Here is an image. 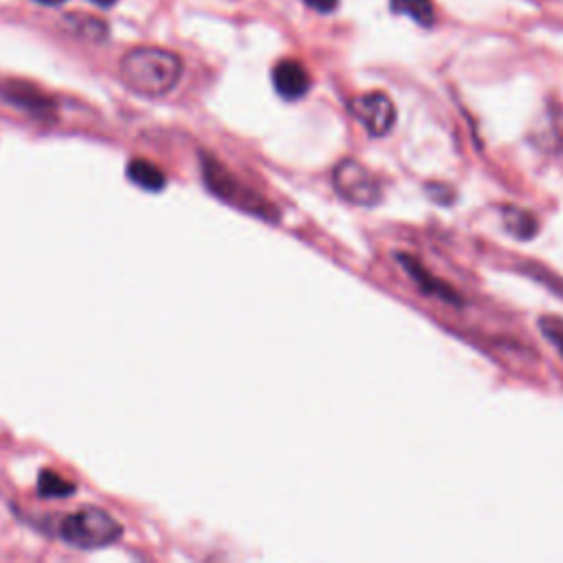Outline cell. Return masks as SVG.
<instances>
[{
	"label": "cell",
	"mask_w": 563,
	"mask_h": 563,
	"mask_svg": "<svg viewBox=\"0 0 563 563\" xmlns=\"http://www.w3.org/2000/svg\"><path fill=\"white\" fill-rule=\"evenodd\" d=\"M124 84L143 97L172 93L183 77V60L174 51L159 47H137L119 64Z\"/></svg>",
	"instance_id": "6da1fadb"
},
{
	"label": "cell",
	"mask_w": 563,
	"mask_h": 563,
	"mask_svg": "<svg viewBox=\"0 0 563 563\" xmlns=\"http://www.w3.org/2000/svg\"><path fill=\"white\" fill-rule=\"evenodd\" d=\"M121 535H124L121 524L99 506H82L60 522V539L71 548H106L119 542Z\"/></svg>",
	"instance_id": "7a4b0ae2"
},
{
	"label": "cell",
	"mask_w": 563,
	"mask_h": 563,
	"mask_svg": "<svg viewBox=\"0 0 563 563\" xmlns=\"http://www.w3.org/2000/svg\"><path fill=\"white\" fill-rule=\"evenodd\" d=\"M203 170H205V183L209 190H212L218 198H223L225 203L234 205L242 212L260 216L273 220L275 218V207L264 201L262 196H258V192H253L251 187H247L242 181H238L234 174H231L223 165L205 159L203 161Z\"/></svg>",
	"instance_id": "3957f363"
},
{
	"label": "cell",
	"mask_w": 563,
	"mask_h": 563,
	"mask_svg": "<svg viewBox=\"0 0 563 563\" xmlns=\"http://www.w3.org/2000/svg\"><path fill=\"white\" fill-rule=\"evenodd\" d=\"M333 185L344 201L359 207H374L381 203L383 187L377 174L370 172L357 159H344L333 170Z\"/></svg>",
	"instance_id": "277c9868"
},
{
	"label": "cell",
	"mask_w": 563,
	"mask_h": 563,
	"mask_svg": "<svg viewBox=\"0 0 563 563\" xmlns=\"http://www.w3.org/2000/svg\"><path fill=\"white\" fill-rule=\"evenodd\" d=\"M350 113L372 137H385L396 124V108L385 93H366L350 102Z\"/></svg>",
	"instance_id": "5b68a950"
},
{
	"label": "cell",
	"mask_w": 563,
	"mask_h": 563,
	"mask_svg": "<svg viewBox=\"0 0 563 563\" xmlns=\"http://www.w3.org/2000/svg\"><path fill=\"white\" fill-rule=\"evenodd\" d=\"M273 84L284 99H302L311 91V75H308L306 66L297 60H282L273 69Z\"/></svg>",
	"instance_id": "8992f818"
},
{
	"label": "cell",
	"mask_w": 563,
	"mask_h": 563,
	"mask_svg": "<svg viewBox=\"0 0 563 563\" xmlns=\"http://www.w3.org/2000/svg\"><path fill=\"white\" fill-rule=\"evenodd\" d=\"M399 260L403 264V269L410 273V278L418 284V289H421L425 295H432L436 300H443L449 304H460V295L443 280L434 278L421 262H416L412 256H399Z\"/></svg>",
	"instance_id": "52a82bcc"
},
{
	"label": "cell",
	"mask_w": 563,
	"mask_h": 563,
	"mask_svg": "<svg viewBox=\"0 0 563 563\" xmlns=\"http://www.w3.org/2000/svg\"><path fill=\"white\" fill-rule=\"evenodd\" d=\"M126 174L130 183L139 185L141 190L148 192H159L165 187V174L157 165L146 161V159H132L126 168Z\"/></svg>",
	"instance_id": "ba28073f"
},
{
	"label": "cell",
	"mask_w": 563,
	"mask_h": 563,
	"mask_svg": "<svg viewBox=\"0 0 563 563\" xmlns=\"http://www.w3.org/2000/svg\"><path fill=\"white\" fill-rule=\"evenodd\" d=\"M502 216H504L506 229H509L515 238L528 240V238H533L537 234V229H539L537 218L533 214L524 212V209H517V207L504 209Z\"/></svg>",
	"instance_id": "9c48e42d"
},
{
	"label": "cell",
	"mask_w": 563,
	"mask_h": 563,
	"mask_svg": "<svg viewBox=\"0 0 563 563\" xmlns=\"http://www.w3.org/2000/svg\"><path fill=\"white\" fill-rule=\"evenodd\" d=\"M392 9L396 14H405L414 18L418 25L432 27L436 20V11L432 0H392Z\"/></svg>",
	"instance_id": "30bf717a"
},
{
	"label": "cell",
	"mask_w": 563,
	"mask_h": 563,
	"mask_svg": "<svg viewBox=\"0 0 563 563\" xmlns=\"http://www.w3.org/2000/svg\"><path fill=\"white\" fill-rule=\"evenodd\" d=\"M75 491V487L71 482H66L64 478L55 476L51 471H42L40 480H38V493L42 498H66Z\"/></svg>",
	"instance_id": "8fae6325"
},
{
	"label": "cell",
	"mask_w": 563,
	"mask_h": 563,
	"mask_svg": "<svg viewBox=\"0 0 563 563\" xmlns=\"http://www.w3.org/2000/svg\"><path fill=\"white\" fill-rule=\"evenodd\" d=\"M69 27L77 33V36L88 38V40H102L106 38V22L91 18V16H69Z\"/></svg>",
	"instance_id": "7c38bea8"
},
{
	"label": "cell",
	"mask_w": 563,
	"mask_h": 563,
	"mask_svg": "<svg viewBox=\"0 0 563 563\" xmlns=\"http://www.w3.org/2000/svg\"><path fill=\"white\" fill-rule=\"evenodd\" d=\"M539 328H542V333L548 337L550 344H553L559 355L563 357V324L555 317H544L542 322H539Z\"/></svg>",
	"instance_id": "4fadbf2b"
},
{
	"label": "cell",
	"mask_w": 563,
	"mask_h": 563,
	"mask_svg": "<svg viewBox=\"0 0 563 563\" xmlns=\"http://www.w3.org/2000/svg\"><path fill=\"white\" fill-rule=\"evenodd\" d=\"M304 3L315 9V11H322V14H328V11H333L337 5H339V0H304Z\"/></svg>",
	"instance_id": "5bb4252c"
},
{
	"label": "cell",
	"mask_w": 563,
	"mask_h": 563,
	"mask_svg": "<svg viewBox=\"0 0 563 563\" xmlns=\"http://www.w3.org/2000/svg\"><path fill=\"white\" fill-rule=\"evenodd\" d=\"M91 3L97 7H113L119 3V0H91Z\"/></svg>",
	"instance_id": "9a60e30c"
},
{
	"label": "cell",
	"mask_w": 563,
	"mask_h": 563,
	"mask_svg": "<svg viewBox=\"0 0 563 563\" xmlns=\"http://www.w3.org/2000/svg\"><path fill=\"white\" fill-rule=\"evenodd\" d=\"M36 3H40V5H49V7H58V5L66 3V0H36Z\"/></svg>",
	"instance_id": "2e32d148"
}]
</instances>
